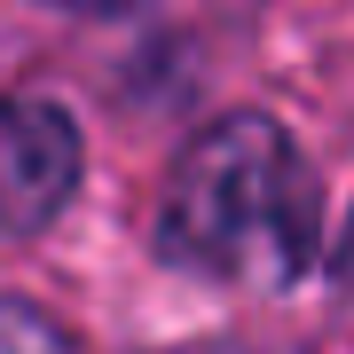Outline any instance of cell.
<instances>
[{
	"label": "cell",
	"instance_id": "obj_5",
	"mask_svg": "<svg viewBox=\"0 0 354 354\" xmlns=\"http://www.w3.org/2000/svg\"><path fill=\"white\" fill-rule=\"evenodd\" d=\"M346 268H354V221H346Z\"/></svg>",
	"mask_w": 354,
	"mask_h": 354
},
{
	"label": "cell",
	"instance_id": "obj_4",
	"mask_svg": "<svg viewBox=\"0 0 354 354\" xmlns=\"http://www.w3.org/2000/svg\"><path fill=\"white\" fill-rule=\"evenodd\" d=\"M48 8H71V16H134L142 0H48Z\"/></svg>",
	"mask_w": 354,
	"mask_h": 354
},
{
	"label": "cell",
	"instance_id": "obj_2",
	"mask_svg": "<svg viewBox=\"0 0 354 354\" xmlns=\"http://www.w3.org/2000/svg\"><path fill=\"white\" fill-rule=\"evenodd\" d=\"M79 127L39 95H8L0 102V228L8 236H39L79 189Z\"/></svg>",
	"mask_w": 354,
	"mask_h": 354
},
{
	"label": "cell",
	"instance_id": "obj_3",
	"mask_svg": "<svg viewBox=\"0 0 354 354\" xmlns=\"http://www.w3.org/2000/svg\"><path fill=\"white\" fill-rule=\"evenodd\" d=\"M0 354H79L32 299H0Z\"/></svg>",
	"mask_w": 354,
	"mask_h": 354
},
{
	"label": "cell",
	"instance_id": "obj_1",
	"mask_svg": "<svg viewBox=\"0 0 354 354\" xmlns=\"http://www.w3.org/2000/svg\"><path fill=\"white\" fill-rule=\"evenodd\" d=\"M158 244L174 268L221 283H291L323 252V197L299 142L276 118L236 111L181 150L158 205Z\"/></svg>",
	"mask_w": 354,
	"mask_h": 354
}]
</instances>
